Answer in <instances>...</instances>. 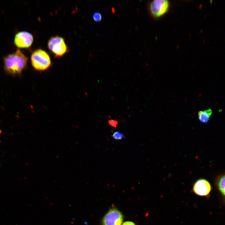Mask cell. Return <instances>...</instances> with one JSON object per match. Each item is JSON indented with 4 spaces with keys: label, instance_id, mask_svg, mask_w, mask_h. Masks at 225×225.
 I'll return each instance as SVG.
<instances>
[{
    "label": "cell",
    "instance_id": "cell-1",
    "mask_svg": "<svg viewBox=\"0 0 225 225\" xmlns=\"http://www.w3.org/2000/svg\"><path fill=\"white\" fill-rule=\"evenodd\" d=\"M28 58L19 49L4 58V68L8 73L15 75L20 74L26 67Z\"/></svg>",
    "mask_w": 225,
    "mask_h": 225
},
{
    "label": "cell",
    "instance_id": "cell-2",
    "mask_svg": "<svg viewBox=\"0 0 225 225\" xmlns=\"http://www.w3.org/2000/svg\"><path fill=\"white\" fill-rule=\"evenodd\" d=\"M32 64L36 70L42 71L47 70L51 65L48 54L45 51L39 49L34 51L31 56Z\"/></svg>",
    "mask_w": 225,
    "mask_h": 225
},
{
    "label": "cell",
    "instance_id": "cell-3",
    "mask_svg": "<svg viewBox=\"0 0 225 225\" xmlns=\"http://www.w3.org/2000/svg\"><path fill=\"white\" fill-rule=\"evenodd\" d=\"M48 46L56 58L62 57L68 50L64 39L58 36L50 38L48 42Z\"/></svg>",
    "mask_w": 225,
    "mask_h": 225
},
{
    "label": "cell",
    "instance_id": "cell-4",
    "mask_svg": "<svg viewBox=\"0 0 225 225\" xmlns=\"http://www.w3.org/2000/svg\"><path fill=\"white\" fill-rule=\"evenodd\" d=\"M169 3L167 0H154L148 5L150 14L154 18H158L165 14L168 10Z\"/></svg>",
    "mask_w": 225,
    "mask_h": 225
},
{
    "label": "cell",
    "instance_id": "cell-5",
    "mask_svg": "<svg viewBox=\"0 0 225 225\" xmlns=\"http://www.w3.org/2000/svg\"><path fill=\"white\" fill-rule=\"evenodd\" d=\"M123 215L121 212L115 208H112L103 217L102 221L103 225H122Z\"/></svg>",
    "mask_w": 225,
    "mask_h": 225
},
{
    "label": "cell",
    "instance_id": "cell-6",
    "mask_svg": "<svg viewBox=\"0 0 225 225\" xmlns=\"http://www.w3.org/2000/svg\"><path fill=\"white\" fill-rule=\"evenodd\" d=\"M211 189L209 182L204 179L200 178L194 183L192 190L197 195L207 197L209 195Z\"/></svg>",
    "mask_w": 225,
    "mask_h": 225
},
{
    "label": "cell",
    "instance_id": "cell-7",
    "mask_svg": "<svg viewBox=\"0 0 225 225\" xmlns=\"http://www.w3.org/2000/svg\"><path fill=\"white\" fill-rule=\"evenodd\" d=\"M33 41L32 35L29 32L21 31L17 33L15 35L14 42L15 45L20 48H26L29 47Z\"/></svg>",
    "mask_w": 225,
    "mask_h": 225
},
{
    "label": "cell",
    "instance_id": "cell-8",
    "mask_svg": "<svg viewBox=\"0 0 225 225\" xmlns=\"http://www.w3.org/2000/svg\"><path fill=\"white\" fill-rule=\"evenodd\" d=\"M212 114V111L211 108H209L204 111H199L198 113V117L201 122L206 123L210 120Z\"/></svg>",
    "mask_w": 225,
    "mask_h": 225
},
{
    "label": "cell",
    "instance_id": "cell-9",
    "mask_svg": "<svg viewBox=\"0 0 225 225\" xmlns=\"http://www.w3.org/2000/svg\"><path fill=\"white\" fill-rule=\"evenodd\" d=\"M217 184L219 190L225 198V175L221 176L218 178Z\"/></svg>",
    "mask_w": 225,
    "mask_h": 225
},
{
    "label": "cell",
    "instance_id": "cell-10",
    "mask_svg": "<svg viewBox=\"0 0 225 225\" xmlns=\"http://www.w3.org/2000/svg\"><path fill=\"white\" fill-rule=\"evenodd\" d=\"M111 136L113 138L117 140H122L125 138L124 134L118 131L114 132Z\"/></svg>",
    "mask_w": 225,
    "mask_h": 225
},
{
    "label": "cell",
    "instance_id": "cell-11",
    "mask_svg": "<svg viewBox=\"0 0 225 225\" xmlns=\"http://www.w3.org/2000/svg\"><path fill=\"white\" fill-rule=\"evenodd\" d=\"M92 17L94 21L96 22H100L102 19V16L99 12H95L92 15Z\"/></svg>",
    "mask_w": 225,
    "mask_h": 225
},
{
    "label": "cell",
    "instance_id": "cell-12",
    "mask_svg": "<svg viewBox=\"0 0 225 225\" xmlns=\"http://www.w3.org/2000/svg\"><path fill=\"white\" fill-rule=\"evenodd\" d=\"M108 123L110 126L114 128H116L118 124V121L113 119L109 120Z\"/></svg>",
    "mask_w": 225,
    "mask_h": 225
},
{
    "label": "cell",
    "instance_id": "cell-13",
    "mask_svg": "<svg viewBox=\"0 0 225 225\" xmlns=\"http://www.w3.org/2000/svg\"><path fill=\"white\" fill-rule=\"evenodd\" d=\"M122 225H136L133 222L127 221L124 222Z\"/></svg>",
    "mask_w": 225,
    "mask_h": 225
},
{
    "label": "cell",
    "instance_id": "cell-14",
    "mask_svg": "<svg viewBox=\"0 0 225 225\" xmlns=\"http://www.w3.org/2000/svg\"><path fill=\"white\" fill-rule=\"evenodd\" d=\"M112 12H113V13H114L115 12L114 9L113 8H112Z\"/></svg>",
    "mask_w": 225,
    "mask_h": 225
},
{
    "label": "cell",
    "instance_id": "cell-15",
    "mask_svg": "<svg viewBox=\"0 0 225 225\" xmlns=\"http://www.w3.org/2000/svg\"><path fill=\"white\" fill-rule=\"evenodd\" d=\"M1 133V131L0 130V134Z\"/></svg>",
    "mask_w": 225,
    "mask_h": 225
}]
</instances>
